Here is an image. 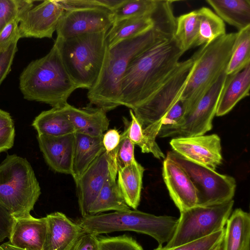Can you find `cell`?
I'll return each mask as SVG.
<instances>
[{
    "mask_svg": "<svg viewBox=\"0 0 250 250\" xmlns=\"http://www.w3.org/2000/svg\"><path fill=\"white\" fill-rule=\"evenodd\" d=\"M175 27V22L160 21L147 32L108 48L98 78L87 94L89 105L106 112L121 106V82L130 62L156 43L174 37Z\"/></svg>",
    "mask_w": 250,
    "mask_h": 250,
    "instance_id": "6da1fadb",
    "label": "cell"
},
{
    "mask_svg": "<svg viewBox=\"0 0 250 250\" xmlns=\"http://www.w3.org/2000/svg\"><path fill=\"white\" fill-rule=\"evenodd\" d=\"M184 53L174 37L134 58L122 80L120 105L132 110L146 101L174 70Z\"/></svg>",
    "mask_w": 250,
    "mask_h": 250,
    "instance_id": "7a4b0ae2",
    "label": "cell"
},
{
    "mask_svg": "<svg viewBox=\"0 0 250 250\" xmlns=\"http://www.w3.org/2000/svg\"><path fill=\"white\" fill-rule=\"evenodd\" d=\"M19 88L24 99L62 107L77 89L54 44L44 57L30 62L19 78Z\"/></svg>",
    "mask_w": 250,
    "mask_h": 250,
    "instance_id": "3957f363",
    "label": "cell"
},
{
    "mask_svg": "<svg viewBox=\"0 0 250 250\" xmlns=\"http://www.w3.org/2000/svg\"><path fill=\"white\" fill-rule=\"evenodd\" d=\"M107 32L56 38L55 44L64 65L78 88H91L102 68L108 46Z\"/></svg>",
    "mask_w": 250,
    "mask_h": 250,
    "instance_id": "277c9868",
    "label": "cell"
},
{
    "mask_svg": "<svg viewBox=\"0 0 250 250\" xmlns=\"http://www.w3.org/2000/svg\"><path fill=\"white\" fill-rule=\"evenodd\" d=\"M178 219L156 216L136 209L89 215L77 223L86 233L97 235L114 231H132L150 236L163 246L172 238Z\"/></svg>",
    "mask_w": 250,
    "mask_h": 250,
    "instance_id": "5b68a950",
    "label": "cell"
},
{
    "mask_svg": "<svg viewBox=\"0 0 250 250\" xmlns=\"http://www.w3.org/2000/svg\"><path fill=\"white\" fill-rule=\"evenodd\" d=\"M236 36L237 32L226 33L202 45L192 55L194 65L180 98L188 113L226 73Z\"/></svg>",
    "mask_w": 250,
    "mask_h": 250,
    "instance_id": "8992f818",
    "label": "cell"
},
{
    "mask_svg": "<svg viewBox=\"0 0 250 250\" xmlns=\"http://www.w3.org/2000/svg\"><path fill=\"white\" fill-rule=\"evenodd\" d=\"M41 194L39 183L26 159L8 155L0 164V205L13 218L26 217Z\"/></svg>",
    "mask_w": 250,
    "mask_h": 250,
    "instance_id": "52a82bcc",
    "label": "cell"
},
{
    "mask_svg": "<svg viewBox=\"0 0 250 250\" xmlns=\"http://www.w3.org/2000/svg\"><path fill=\"white\" fill-rule=\"evenodd\" d=\"M194 65L192 57L179 62L156 91L132 110L144 131L156 137L161 122L180 99Z\"/></svg>",
    "mask_w": 250,
    "mask_h": 250,
    "instance_id": "ba28073f",
    "label": "cell"
},
{
    "mask_svg": "<svg viewBox=\"0 0 250 250\" xmlns=\"http://www.w3.org/2000/svg\"><path fill=\"white\" fill-rule=\"evenodd\" d=\"M234 205L233 199L208 206H195L180 212L174 233L167 243L171 248L198 240L223 229Z\"/></svg>",
    "mask_w": 250,
    "mask_h": 250,
    "instance_id": "9c48e42d",
    "label": "cell"
},
{
    "mask_svg": "<svg viewBox=\"0 0 250 250\" xmlns=\"http://www.w3.org/2000/svg\"><path fill=\"white\" fill-rule=\"evenodd\" d=\"M166 157L178 164L190 178L197 192V206H211L232 199L236 187L233 177L190 161L173 150L168 151Z\"/></svg>",
    "mask_w": 250,
    "mask_h": 250,
    "instance_id": "30bf717a",
    "label": "cell"
},
{
    "mask_svg": "<svg viewBox=\"0 0 250 250\" xmlns=\"http://www.w3.org/2000/svg\"><path fill=\"white\" fill-rule=\"evenodd\" d=\"M227 78L226 74H223L179 124L159 130L157 136L160 138L196 136L204 135L210 130Z\"/></svg>",
    "mask_w": 250,
    "mask_h": 250,
    "instance_id": "8fae6325",
    "label": "cell"
},
{
    "mask_svg": "<svg viewBox=\"0 0 250 250\" xmlns=\"http://www.w3.org/2000/svg\"><path fill=\"white\" fill-rule=\"evenodd\" d=\"M113 23L112 13L105 9L64 10L57 27V38L65 39L84 34L107 32Z\"/></svg>",
    "mask_w": 250,
    "mask_h": 250,
    "instance_id": "7c38bea8",
    "label": "cell"
},
{
    "mask_svg": "<svg viewBox=\"0 0 250 250\" xmlns=\"http://www.w3.org/2000/svg\"><path fill=\"white\" fill-rule=\"evenodd\" d=\"M113 169L118 170L113 151L109 153L105 151L75 181L82 217L89 215L91 205Z\"/></svg>",
    "mask_w": 250,
    "mask_h": 250,
    "instance_id": "4fadbf2b",
    "label": "cell"
},
{
    "mask_svg": "<svg viewBox=\"0 0 250 250\" xmlns=\"http://www.w3.org/2000/svg\"><path fill=\"white\" fill-rule=\"evenodd\" d=\"M169 143L173 150L185 159L212 170L222 163L221 140L216 134L177 137Z\"/></svg>",
    "mask_w": 250,
    "mask_h": 250,
    "instance_id": "5bb4252c",
    "label": "cell"
},
{
    "mask_svg": "<svg viewBox=\"0 0 250 250\" xmlns=\"http://www.w3.org/2000/svg\"><path fill=\"white\" fill-rule=\"evenodd\" d=\"M64 11L57 0H44L33 7L20 21V39L51 38Z\"/></svg>",
    "mask_w": 250,
    "mask_h": 250,
    "instance_id": "9a60e30c",
    "label": "cell"
},
{
    "mask_svg": "<svg viewBox=\"0 0 250 250\" xmlns=\"http://www.w3.org/2000/svg\"><path fill=\"white\" fill-rule=\"evenodd\" d=\"M162 175L169 195L180 212L197 206L196 188L178 164L166 157L163 164Z\"/></svg>",
    "mask_w": 250,
    "mask_h": 250,
    "instance_id": "2e32d148",
    "label": "cell"
},
{
    "mask_svg": "<svg viewBox=\"0 0 250 250\" xmlns=\"http://www.w3.org/2000/svg\"><path fill=\"white\" fill-rule=\"evenodd\" d=\"M74 133L59 136L37 135L39 147L44 159L54 171L71 175Z\"/></svg>",
    "mask_w": 250,
    "mask_h": 250,
    "instance_id": "e0dca14e",
    "label": "cell"
},
{
    "mask_svg": "<svg viewBox=\"0 0 250 250\" xmlns=\"http://www.w3.org/2000/svg\"><path fill=\"white\" fill-rule=\"evenodd\" d=\"M47 230L42 250H72L84 233L83 229L61 212L46 216Z\"/></svg>",
    "mask_w": 250,
    "mask_h": 250,
    "instance_id": "ac0fdd59",
    "label": "cell"
},
{
    "mask_svg": "<svg viewBox=\"0 0 250 250\" xmlns=\"http://www.w3.org/2000/svg\"><path fill=\"white\" fill-rule=\"evenodd\" d=\"M47 230L46 217L13 218L9 243L24 250H42Z\"/></svg>",
    "mask_w": 250,
    "mask_h": 250,
    "instance_id": "d6986e66",
    "label": "cell"
},
{
    "mask_svg": "<svg viewBox=\"0 0 250 250\" xmlns=\"http://www.w3.org/2000/svg\"><path fill=\"white\" fill-rule=\"evenodd\" d=\"M63 108L68 116L75 132L93 137L102 136L108 130L109 121L106 112L101 108L88 105L77 108L66 104Z\"/></svg>",
    "mask_w": 250,
    "mask_h": 250,
    "instance_id": "ffe728a7",
    "label": "cell"
},
{
    "mask_svg": "<svg viewBox=\"0 0 250 250\" xmlns=\"http://www.w3.org/2000/svg\"><path fill=\"white\" fill-rule=\"evenodd\" d=\"M71 175L78 180L92 163L105 151L102 136L93 137L75 132Z\"/></svg>",
    "mask_w": 250,
    "mask_h": 250,
    "instance_id": "44dd1931",
    "label": "cell"
},
{
    "mask_svg": "<svg viewBox=\"0 0 250 250\" xmlns=\"http://www.w3.org/2000/svg\"><path fill=\"white\" fill-rule=\"evenodd\" d=\"M250 89V64L238 73L227 75L216 115L222 116L228 113L240 100L249 96Z\"/></svg>",
    "mask_w": 250,
    "mask_h": 250,
    "instance_id": "7402d4cb",
    "label": "cell"
},
{
    "mask_svg": "<svg viewBox=\"0 0 250 250\" xmlns=\"http://www.w3.org/2000/svg\"><path fill=\"white\" fill-rule=\"evenodd\" d=\"M223 238V250H250V215L236 208L227 220Z\"/></svg>",
    "mask_w": 250,
    "mask_h": 250,
    "instance_id": "603a6c76",
    "label": "cell"
},
{
    "mask_svg": "<svg viewBox=\"0 0 250 250\" xmlns=\"http://www.w3.org/2000/svg\"><path fill=\"white\" fill-rule=\"evenodd\" d=\"M145 170L136 160L118 169L117 183L126 204L134 209L140 204Z\"/></svg>",
    "mask_w": 250,
    "mask_h": 250,
    "instance_id": "cb8c5ba5",
    "label": "cell"
},
{
    "mask_svg": "<svg viewBox=\"0 0 250 250\" xmlns=\"http://www.w3.org/2000/svg\"><path fill=\"white\" fill-rule=\"evenodd\" d=\"M32 125L38 135L59 136L75 132L63 107L42 111L35 117Z\"/></svg>",
    "mask_w": 250,
    "mask_h": 250,
    "instance_id": "d4e9b609",
    "label": "cell"
},
{
    "mask_svg": "<svg viewBox=\"0 0 250 250\" xmlns=\"http://www.w3.org/2000/svg\"><path fill=\"white\" fill-rule=\"evenodd\" d=\"M224 22L240 31L250 26L249 0H207Z\"/></svg>",
    "mask_w": 250,
    "mask_h": 250,
    "instance_id": "484cf974",
    "label": "cell"
},
{
    "mask_svg": "<svg viewBox=\"0 0 250 250\" xmlns=\"http://www.w3.org/2000/svg\"><path fill=\"white\" fill-rule=\"evenodd\" d=\"M118 170L113 169L91 205L89 215L114 210L125 211L130 209L126 204L117 183Z\"/></svg>",
    "mask_w": 250,
    "mask_h": 250,
    "instance_id": "4316f807",
    "label": "cell"
},
{
    "mask_svg": "<svg viewBox=\"0 0 250 250\" xmlns=\"http://www.w3.org/2000/svg\"><path fill=\"white\" fill-rule=\"evenodd\" d=\"M197 10L199 30L195 47L209 43L226 34L224 21L212 10L206 7Z\"/></svg>",
    "mask_w": 250,
    "mask_h": 250,
    "instance_id": "83f0119b",
    "label": "cell"
},
{
    "mask_svg": "<svg viewBox=\"0 0 250 250\" xmlns=\"http://www.w3.org/2000/svg\"><path fill=\"white\" fill-rule=\"evenodd\" d=\"M131 121L129 122L124 118V132L134 144L139 146L143 153H151L158 159H165L166 156L156 141V138L145 133L143 128L136 118L133 111L129 110Z\"/></svg>",
    "mask_w": 250,
    "mask_h": 250,
    "instance_id": "f1b7e54d",
    "label": "cell"
},
{
    "mask_svg": "<svg viewBox=\"0 0 250 250\" xmlns=\"http://www.w3.org/2000/svg\"><path fill=\"white\" fill-rule=\"evenodd\" d=\"M198 30L199 18L197 10L176 18L174 37L185 52L195 47Z\"/></svg>",
    "mask_w": 250,
    "mask_h": 250,
    "instance_id": "f546056e",
    "label": "cell"
},
{
    "mask_svg": "<svg viewBox=\"0 0 250 250\" xmlns=\"http://www.w3.org/2000/svg\"><path fill=\"white\" fill-rule=\"evenodd\" d=\"M250 64V26L237 32L226 74L238 73Z\"/></svg>",
    "mask_w": 250,
    "mask_h": 250,
    "instance_id": "4dcf8cb0",
    "label": "cell"
},
{
    "mask_svg": "<svg viewBox=\"0 0 250 250\" xmlns=\"http://www.w3.org/2000/svg\"><path fill=\"white\" fill-rule=\"evenodd\" d=\"M159 0H124L112 12L113 23L124 19L151 15Z\"/></svg>",
    "mask_w": 250,
    "mask_h": 250,
    "instance_id": "1f68e13d",
    "label": "cell"
},
{
    "mask_svg": "<svg viewBox=\"0 0 250 250\" xmlns=\"http://www.w3.org/2000/svg\"><path fill=\"white\" fill-rule=\"evenodd\" d=\"M34 1L0 0V32L9 23L15 19L21 20L34 5Z\"/></svg>",
    "mask_w": 250,
    "mask_h": 250,
    "instance_id": "d6a6232c",
    "label": "cell"
},
{
    "mask_svg": "<svg viewBox=\"0 0 250 250\" xmlns=\"http://www.w3.org/2000/svg\"><path fill=\"white\" fill-rule=\"evenodd\" d=\"M225 228L209 235L171 248L158 246L154 250H210L224 238Z\"/></svg>",
    "mask_w": 250,
    "mask_h": 250,
    "instance_id": "836d02e7",
    "label": "cell"
},
{
    "mask_svg": "<svg viewBox=\"0 0 250 250\" xmlns=\"http://www.w3.org/2000/svg\"><path fill=\"white\" fill-rule=\"evenodd\" d=\"M99 250H144L132 237L126 235L98 238Z\"/></svg>",
    "mask_w": 250,
    "mask_h": 250,
    "instance_id": "e575fe53",
    "label": "cell"
},
{
    "mask_svg": "<svg viewBox=\"0 0 250 250\" xmlns=\"http://www.w3.org/2000/svg\"><path fill=\"white\" fill-rule=\"evenodd\" d=\"M124 0H58L64 10L82 8H103L112 12Z\"/></svg>",
    "mask_w": 250,
    "mask_h": 250,
    "instance_id": "d590c367",
    "label": "cell"
},
{
    "mask_svg": "<svg viewBox=\"0 0 250 250\" xmlns=\"http://www.w3.org/2000/svg\"><path fill=\"white\" fill-rule=\"evenodd\" d=\"M134 146L124 131L121 134L119 144L113 150L118 169L129 165L136 161Z\"/></svg>",
    "mask_w": 250,
    "mask_h": 250,
    "instance_id": "8d00e7d4",
    "label": "cell"
},
{
    "mask_svg": "<svg viewBox=\"0 0 250 250\" xmlns=\"http://www.w3.org/2000/svg\"><path fill=\"white\" fill-rule=\"evenodd\" d=\"M20 20L15 19L9 23L0 32V53L6 51L12 43L20 39L19 31Z\"/></svg>",
    "mask_w": 250,
    "mask_h": 250,
    "instance_id": "74e56055",
    "label": "cell"
},
{
    "mask_svg": "<svg viewBox=\"0 0 250 250\" xmlns=\"http://www.w3.org/2000/svg\"><path fill=\"white\" fill-rule=\"evenodd\" d=\"M17 50V42H15L11 44L6 51L0 53V85L11 70Z\"/></svg>",
    "mask_w": 250,
    "mask_h": 250,
    "instance_id": "f35d334b",
    "label": "cell"
},
{
    "mask_svg": "<svg viewBox=\"0 0 250 250\" xmlns=\"http://www.w3.org/2000/svg\"><path fill=\"white\" fill-rule=\"evenodd\" d=\"M13 217L11 214L0 205V242L9 237Z\"/></svg>",
    "mask_w": 250,
    "mask_h": 250,
    "instance_id": "ab89813d",
    "label": "cell"
},
{
    "mask_svg": "<svg viewBox=\"0 0 250 250\" xmlns=\"http://www.w3.org/2000/svg\"><path fill=\"white\" fill-rule=\"evenodd\" d=\"M72 250H99L98 238L85 233L78 240Z\"/></svg>",
    "mask_w": 250,
    "mask_h": 250,
    "instance_id": "60d3db41",
    "label": "cell"
},
{
    "mask_svg": "<svg viewBox=\"0 0 250 250\" xmlns=\"http://www.w3.org/2000/svg\"><path fill=\"white\" fill-rule=\"evenodd\" d=\"M15 137L14 125L6 127L0 130V153L12 147Z\"/></svg>",
    "mask_w": 250,
    "mask_h": 250,
    "instance_id": "b9f144b4",
    "label": "cell"
},
{
    "mask_svg": "<svg viewBox=\"0 0 250 250\" xmlns=\"http://www.w3.org/2000/svg\"><path fill=\"white\" fill-rule=\"evenodd\" d=\"M121 139V134L116 129H111L103 135V143L107 153L113 151L118 146Z\"/></svg>",
    "mask_w": 250,
    "mask_h": 250,
    "instance_id": "7bdbcfd3",
    "label": "cell"
},
{
    "mask_svg": "<svg viewBox=\"0 0 250 250\" xmlns=\"http://www.w3.org/2000/svg\"><path fill=\"white\" fill-rule=\"evenodd\" d=\"M13 125H14V122L10 114L0 109V130Z\"/></svg>",
    "mask_w": 250,
    "mask_h": 250,
    "instance_id": "ee69618b",
    "label": "cell"
},
{
    "mask_svg": "<svg viewBox=\"0 0 250 250\" xmlns=\"http://www.w3.org/2000/svg\"><path fill=\"white\" fill-rule=\"evenodd\" d=\"M0 247L4 250H24L12 246L8 242L3 243Z\"/></svg>",
    "mask_w": 250,
    "mask_h": 250,
    "instance_id": "f6af8a7d",
    "label": "cell"
},
{
    "mask_svg": "<svg viewBox=\"0 0 250 250\" xmlns=\"http://www.w3.org/2000/svg\"><path fill=\"white\" fill-rule=\"evenodd\" d=\"M210 250H223V239L214 246Z\"/></svg>",
    "mask_w": 250,
    "mask_h": 250,
    "instance_id": "bcb514c9",
    "label": "cell"
},
{
    "mask_svg": "<svg viewBox=\"0 0 250 250\" xmlns=\"http://www.w3.org/2000/svg\"><path fill=\"white\" fill-rule=\"evenodd\" d=\"M0 250H4L0 247Z\"/></svg>",
    "mask_w": 250,
    "mask_h": 250,
    "instance_id": "7dc6e473",
    "label": "cell"
}]
</instances>
